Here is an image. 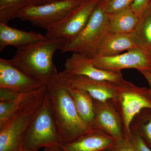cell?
Instances as JSON below:
<instances>
[{"mask_svg":"<svg viewBox=\"0 0 151 151\" xmlns=\"http://www.w3.org/2000/svg\"><path fill=\"white\" fill-rule=\"evenodd\" d=\"M67 40L47 38L17 49L12 60L25 72L45 85L57 78L58 73L53 60L55 52L61 50Z\"/></svg>","mask_w":151,"mask_h":151,"instance_id":"obj_1","label":"cell"},{"mask_svg":"<svg viewBox=\"0 0 151 151\" xmlns=\"http://www.w3.org/2000/svg\"><path fill=\"white\" fill-rule=\"evenodd\" d=\"M46 86L63 144L94 130L78 115L66 86L57 78Z\"/></svg>","mask_w":151,"mask_h":151,"instance_id":"obj_2","label":"cell"},{"mask_svg":"<svg viewBox=\"0 0 151 151\" xmlns=\"http://www.w3.org/2000/svg\"><path fill=\"white\" fill-rule=\"evenodd\" d=\"M63 145L47 91L43 103L25 134L23 150L38 151L42 147L55 149Z\"/></svg>","mask_w":151,"mask_h":151,"instance_id":"obj_3","label":"cell"},{"mask_svg":"<svg viewBox=\"0 0 151 151\" xmlns=\"http://www.w3.org/2000/svg\"><path fill=\"white\" fill-rule=\"evenodd\" d=\"M47 91L46 85L36 90L27 103L0 128V151H22L25 134L43 103Z\"/></svg>","mask_w":151,"mask_h":151,"instance_id":"obj_4","label":"cell"},{"mask_svg":"<svg viewBox=\"0 0 151 151\" xmlns=\"http://www.w3.org/2000/svg\"><path fill=\"white\" fill-rule=\"evenodd\" d=\"M106 4L105 0L98 4L86 26L78 35L68 41L61 52H70L88 57L93 55L100 41L108 32Z\"/></svg>","mask_w":151,"mask_h":151,"instance_id":"obj_5","label":"cell"},{"mask_svg":"<svg viewBox=\"0 0 151 151\" xmlns=\"http://www.w3.org/2000/svg\"><path fill=\"white\" fill-rule=\"evenodd\" d=\"M114 103L122 117L124 137H129L131 133V124L135 117L144 110H151L150 90L127 81L122 86Z\"/></svg>","mask_w":151,"mask_h":151,"instance_id":"obj_6","label":"cell"},{"mask_svg":"<svg viewBox=\"0 0 151 151\" xmlns=\"http://www.w3.org/2000/svg\"><path fill=\"white\" fill-rule=\"evenodd\" d=\"M82 0H58L39 6L29 4L18 18L46 30L64 18Z\"/></svg>","mask_w":151,"mask_h":151,"instance_id":"obj_7","label":"cell"},{"mask_svg":"<svg viewBox=\"0 0 151 151\" xmlns=\"http://www.w3.org/2000/svg\"><path fill=\"white\" fill-rule=\"evenodd\" d=\"M102 0H82L64 18L46 30L47 38L68 41L78 35L86 26L95 8Z\"/></svg>","mask_w":151,"mask_h":151,"instance_id":"obj_8","label":"cell"},{"mask_svg":"<svg viewBox=\"0 0 151 151\" xmlns=\"http://www.w3.org/2000/svg\"><path fill=\"white\" fill-rule=\"evenodd\" d=\"M57 79L65 86L84 90L94 100L100 102L113 101L116 103L122 86V84L111 81H99L79 75L68 74L64 71L58 73Z\"/></svg>","mask_w":151,"mask_h":151,"instance_id":"obj_9","label":"cell"},{"mask_svg":"<svg viewBox=\"0 0 151 151\" xmlns=\"http://www.w3.org/2000/svg\"><path fill=\"white\" fill-rule=\"evenodd\" d=\"M89 58L94 66L107 71L117 72L128 68H134L139 71L151 69V53L141 47L113 56Z\"/></svg>","mask_w":151,"mask_h":151,"instance_id":"obj_10","label":"cell"},{"mask_svg":"<svg viewBox=\"0 0 151 151\" xmlns=\"http://www.w3.org/2000/svg\"><path fill=\"white\" fill-rule=\"evenodd\" d=\"M44 85L25 72L12 60L0 58V88L23 94L33 92Z\"/></svg>","mask_w":151,"mask_h":151,"instance_id":"obj_11","label":"cell"},{"mask_svg":"<svg viewBox=\"0 0 151 151\" xmlns=\"http://www.w3.org/2000/svg\"><path fill=\"white\" fill-rule=\"evenodd\" d=\"M64 66L63 71L70 75L82 76L94 80L118 84L127 81L121 71L113 72L99 69L93 65L89 57L80 53H73L66 59Z\"/></svg>","mask_w":151,"mask_h":151,"instance_id":"obj_12","label":"cell"},{"mask_svg":"<svg viewBox=\"0 0 151 151\" xmlns=\"http://www.w3.org/2000/svg\"><path fill=\"white\" fill-rule=\"evenodd\" d=\"M94 103L93 129L101 130L116 140L124 137L122 117L115 103L113 101L102 102L94 100Z\"/></svg>","mask_w":151,"mask_h":151,"instance_id":"obj_13","label":"cell"},{"mask_svg":"<svg viewBox=\"0 0 151 151\" xmlns=\"http://www.w3.org/2000/svg\"><path fill=\"white\" fill-rule=\"evenodd\" d=\"M116 140L100 130L94 129L72 142L63 144L64 151H104L114 147Z\"/></svg>","mask_w":151,"mask_h":151,"instance_id":"obj_14","label":"cell"},{"mask_svg":"<svg viewBox=\"0 0 151 151\" xmlns=\"http://www.w3.org/2000/svg\"><path fill=\"white\" fill-rule=\"evenodd\" d=\"M137 47H139L133 33L108 32L100 41L91 57L113 56Z\"/></svg>","mask_w":151,"mask_h":151,"instance_id":"obj_15","label":"cell"},{"mask_svg":"<svg viewBox=\"0 0 151 151\" xmlns=\"http://www.w3.org/2000/svg\"><path fill=\"white\" fill-rule=\"evenodd\" d=\"M40 33L27 32L14 28L7 24L0 23V51L8 46L17 48L27 46L46 39Z\"/></svg>","mask_w":151,"mask_h":151,"instance_id":"obj_16","label":"cell"},{"mask_svg":"<svg viewBox=\"0 0 151 151\" xmlns=\"http://www.w3.org/2000/svg\"><path fill=\"white\" fill-rule=\"evenodd\" d=\"M141 18L131 7L112 14H108V32L132 33L135 31Z\"/></svg>","mask_w":151,"mask_h":151,"instance_id":"obj_17","label":"cell"},{"mask_svg":"<svg viewBox=\"0 0 151 151\" xmlns=\"http://www.w3.org/2000/svg\"><path fill=\"white\" fill-rule=\"evenodd\" d=\"M66 86L78 115L93 129L95 117L94 99L90 94L82 89Z\"/></svg>","mask_w":151,"mask_h":151,"instance_id":"obj_18","label":"cell"},{"mask_svg":"<svg viewBox=\"0 0 151 151\" xmlns=\"http://www.w3.org/2000/svg\"><path fill=\"white\" fill-rule=\"evenodd\" d=\"M35 91L20 94L16 99L11 101L0 102V128L4 127L18 111L27 103Z\"/></svg>","mask_w":151,"mask_h":151,"instance_id":"obj_19","label":"cell"},{"mask_svg":"<svg viewBox=\"0 0 151 151\" xmlns=\"http://www.w3.org/2000/svg\"><path fill=\"white\" fill-rule=\"evenodd\" d=\"M139 47L151 52V12L147 10L141 17L133 33Z\"/></svg>","mask_w":151,"mask_h":151,"instance_id":"obj_20","label":"cell"},{"mask_svg":"<svg viewBox=\"0 0 151 151\" xmlns=\"http://www.w3.org/2000/svg\"><path fill=\"white\" fill-rule=\"evenodd\" d=\"M131 131L137 133L151 149V110L145 109L135 117Z\"/></svg>","mask_w":151,"mask_h":151,"instance_id":"obj_21","label":"cell"},{"mask_svg":"<svg viewBox=\"0 0 151 151\" xmlns=\"http://www.w3.org/2000/svg\"><path fill=\"white\" fill-rule=\"evenodd\" d=\"M29 4V0H0V23L7 24Z\"/></svg>","mask_w":151,"mask_h":151,"instance_id":"obj_22","label":"cell"},{"mask_svg":"<svg viewBox=\"0 0 151 151\" xmlns=\"http://www.w3.org/2000/svg\"><path fill=\"white\" fill-rule=\"evenodd\" d=\"M106 1V12L112 14L130 7L134 0H109Z\"/></svg>","mask_w":151,"mask_h":151,"instance_id":"obj_23","label":"cell"},{"mask_svg":"<svg viewBox=\"0 0 151 151\" xmlns=\"http://www.w3.org/2000/svg\"><path fill=\"white\" fill-rule=\"evenodd\" d=\"M127 138L129 139L136 151H151V149L146 144L142 138L137 133L131 131L129 137Z\"/></svg>","mask_w":151,"mask_h":151,"instance_id":"obj_24","label":"cell"},{"mask_svg":"<svg viewBox=\"0 0 151 151\" xmlns=\"http://www.w3.org/2000/svg\"><path fill=\"white\" fill-rule=\"evenodd\" d=\"M151 0H134L131 6L132 10L141 18L148 9Z\"/></svg>","mask_w":151,"mask_h":151,"instance_id":"obj_25","label":"cell"},{"mask_svg":"<svg viewBox=\"0 0 151 151\" xmlns=\"http://www.w3.org/2000/svg\"><path fill=\"white\" fill-rule=\"evenodd\" d=\"M113 148L116 151H137L129 139L125 137L116 140Z\"/></svg>","mask_w":151,"mask_h":151,"instance_id":"obj_26","label":"cell"},{"mask_svg":"<svg viewBox=\"0 0 151 151\" xmlns=\"http://www.w3.org/2000/svg\"><path fill=\"white\" fill-rule=\"evenodd\" d=\"M19 93L6 88H0V102H7L16 99Z\"/></svg>","mask_w":151,"mask_h":151,"instance_id":"obj_27","label":"cell"},{"mask_svg":"<svg viewBox=\"0 0 151 151\" xmlns=\"http://www.w3.org/2000/svg\"><path fill=\"white\" fill-rule=\"evenodd\" d=\"M141 73L144 77L146 78L148 83L149 86H150V92L151 97V69H145L139 70Z\"/></svg>","mask_w":151,"mask_h":151,"instance_id":"obj_28","label":"cell"},{"mask_svg":"<svg viewBox=\"0 0 151 151\" xmlns=\"http://www.w3.org/2000/svg\"><path fill=\"white\" fill-rule=\"evenodd\" d=\"M56 1L58 0H29V4L35 6L42 5Z\"/></svg>","mask_w":151,"mask_h":151,"instance_id":"obj_29","label":"cell"},{"mask_svg":"<svg viewBox=\"0 0 151 151\" xmlns=\"http://www.w3.org/2000/svg\"><path fill=\"white\" fill-rule=\"evenodd\" d=\"M52 151H64L61 147L55 149H51Z\"/></svg>","mask_w":151,"mask_h":151,"instance_id":"obj_30","label":"cell"},{"mask_svg":"<svg viewBox=\"0 0 151 151\" xmlns=\"http://www.w3.org/2000/svg\"><path fill=\"white\" fill-rule=\"evenodd\" d=\"M22 151H33L30 150H23ZM45 151H52V150L50 149H45Z\"/></svg>","mask_w":151,"mask_h":151,"instance_id":"obj_31","label":"cell"},{"mask_svg":"<svg viewBox=\"0 0 151 151\" xmlns=\"http://www.w3.org/2000/svg\"><path fill=\"white\" fill-rule=\"evenodd\" d=\"M104 151H116L115 150H114V149L113 148H112L108 149V150H106Z\"/></svg>","mask_w":151,"mask_h":151,"instance_id":"obj_32","label":"cell"},{"mask_svg":"<svg viewBox=\"0 0 151 151\" xmlns=\"http://www.w3.org/2000/svg\"><path fill=\"white\" fill-rule=\"evenodd\" d=\"M147 10L150 11V12H151V1L150 3V6H149L148 9Z\"/></svg>","mask_w":151,"mask_h":151,"instance_id":"obj_33","label":"cell"},{"mask_svg":"<svg viewBox=\"0 0 151 151\" xmlns=\"http://www.w3.org/2000/svg\"><path fill=\"white\" fill-rule=\"evenodd\" d=\"M105 1H109V0H105Z\"/></svg>","mask_w":151,"mask_h":151,"instance_id":"obj_34","label":"cell"},{"mask_svg":"<svg viewBox=\"0 0 151 151\" xmlns=\"http://www.w3.org/2000/svg\"><path fill=\"white\" fill-rule=\"evenodd\" d=\"M150 53H151V52H150Z\"/></svg>","mask_w":151,"mask_h":151,"instance_id":"obj_35","label":"cell"}]
</instances>
